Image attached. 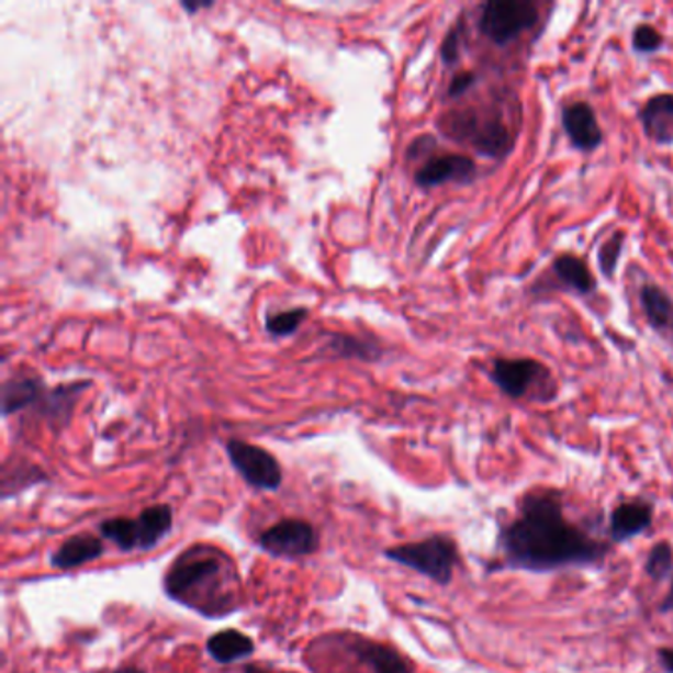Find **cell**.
I'll return each instance as SVG.
<instances>
[{
  "label": "cell",
  "mask_w": 673,
  "mask_h": 673,
  "mask_svg": "<svg viewBox=\"0 0 673 673\" xmlns=\"http://www.w3.org/2000/svg\"><path fill=\"white\" fill-rule=\"evenodd\" d=\"M383 556L397 565L407 567L411 571L427 576L433 583L440 586L449 585L455 576V569L460 563L457 541L442 534L427 537L415 543L391 547L383 551Z\"/></svg>",
  "instance_id": "5"
},
{
  "label": "cell",
  "mask_w": 673,
  "mask_h": 673,
  "mask_svg": "<svg viewBox=\"0 0 673 673\" xmlns=\"http://www.w3.org/2000/svg\"><path fill=\"white\" fill-rule=\"evenodd\" d=\"M646 137L655 145H673V93H655L638 111Z\"/></svg>",
  "instance_id": "13"
},
{
  "label": "cell",
  "mask_w": 673,
  "mask_h": 673,
  "mask_svg": "<svg viewBox=\"0 0 673 673\" xmlns=\"http://www.w3.org/2000/svg\"><path fill=\"white\" fill-rule=\"evenodd\" d=\"M435 147H437V141L430 137V135H423V137L413 141V145H411L407 155H410L411 160H415V158H425Z\"/></svg>",
  "instance_id": "29"
},
{
  "label": "cell",
  "mask_w": 673,
  "mask_h": 673,
  "mask_svg": "<svg viewBox=\"0 0 673 673\" xmlns=\"http://www.w3.org/2000/svg\"><path fill=\"white\" fill-rule=\"evenodd\" d=\"M115 673H147V672H143V670H141V668H137V665H123V668H119V670H115Z\"/></svg>",
  "instance_id": "33"
},
{
  "label": "cell",
  "mask_w": 673,
  "mask_h": 673,
  "mask_svg": "<svg viewBox=\"0 0 673 673\" xmlns=\"http://www.w3.org/2000/svg\"><path fill=\"white\" fill-rule=\"evenodd\" d=\"M350 650L360 664L373 673H411L410 664L391 646L373 642L370 638L351 640Z\"/></svg>",
  "instance_id": "15"
},
{
  "label": "cell",
  "mask_w": 673,
  "mask_h": 673,
  "mask_svg": "<svg viewBox=\"0 0 673 673\" xmlns=\"http://www.w3.org/2000/svg\"><path fill=\"white\" fill-rule=\"evenodd\" d=\"M44 393V383L36 378L7 381L2 385V415L9 417L12 413L29 410L34 403H40Z\"/></svg>",
  "instance_id": "21"
},
{
  "label": "cell",
  "mask_w": 673,
  "mask_h": 673,
  "mask_svg": "<svg viewBox=\"0 0 673 673\" xmlns=\"http://www.w3.org/2000/svg\"><path fill=\"white\" fill-rule=\"evenodd\" d=\"M46 480H48V474L32 462H26V460H14L12 464L7 462L4 469H2V480H0L2 482L0 498H14V496L22 494L24 490L42 484Z\"/></svg>",
  "instance_id": "20"
},
{
  "label": "cell",
  "mask_w": 673,
  "mask_h": 673,
  "mask_svg": "<svg viewBox=\"0 0 673 673\" xmlns=\"http://www.w3.org/2000/svg\"><path fill=\"white\" fill-rule=\"evenodd\" d=\"M664 36L660 30H655L652 24H638L632 32V48L636 54H655L664 46Z\"/></svg>",
  "instance_id": "26"
},
{
  "label": "cell",
  "mask_w": 673,
  "mask_h": 673,
  "mask_svg": "<svg viewBox=\"0 0 673 673\" xmlns=\"http://www.w3.org/2000/svg\"><path fill=\"white\" fill-rule=\"evenodd\" d=\"M440 128L447 137L494 160L509 157L516 147L517 131L507 125L500 109H455L440 117Z\"/></svg>",
  "instance_id": "3"
},
{
  "label": "cell",
  "mask_w": 673,
  "mask_h": 673,
  "mask_svg": "<svg viewBox=\"0 0 673 673\" xmlns=\"http://www.w3.org/2000/svg\"><path fill=\"white\" fill-rule=\"evenodd\" d=\"M646 573L650 579H654L655 583H664L665 579H670L673 573V549L670 543H655L650 553L646 557Z\"/></svg>",
  "instance_id": "22"
},
{
  "label": "cell",
  "mask_w": 673,
  "mask_h": 673,
  "mask_svg": "<svg viewBox=\"0 0 673 673\" xmlns=\"http://www.w3.org/2000/svg\"><path fill=\"white\" fill-rule=\"evenodd\" d=\"M309 311L299 306V309H291V311H283V313L271 314L267 318V333L271 336H291V334L304 323Z\"/></svg>",
  "instance_id": "24"
},
{
  "label": "cell",
  "mask_w": 673,
  "mask_h": 673,
  "mask_svg": "<svg viewBox=\"0 0 673 673\" xmlns=\"http://www.w3.org/2000/svg\"><path fill=\"white\" fill-rule=\"evenodd\" d=\"M225 452L235 472L255 490L274 492L283 484V469L269 450L261 449L245 440L232 439L225 442Z\"/></svg>",
  "instance_id": "8"
},
{
  "label": "cell",
  "mask_w": 673,
  "mask_h": 673,
  "mask_svg": "<svg viewBox=\"0 0 673 673\" xmlns=\"http://www.w3.org/2000/svg\"><path fill=\"white\" fill-rule=\"evenodd\" d=\"M479 176V167L472 158L464 155H440L429 157V160L417 170L415 182L420 188H437V186L470 184Z\"/></svg>",
  "instance_id": "10"
},
{
  "label": "cell",
  "mask_w": 673,
  "mask_h": 673,
  "mask_svg": "<svg viewBox=\"0 0 673 673\" xmlns=\"http://www.w3.org/2000/svg\"><path fill=\"white\" fill-rule=\"evenodd\" d=\"M175 509L170 504H155L138 517H109L99 524V534L121 551H150L170 536Z\"/></svg>",
  "instance_id": "4"
},
{
  "label": "cell",
  "mask_w": 673,
  "mask_h": 673,
  "mask_svg": "<svg viewBox=\"0 0 673 673\" xmlns=\"http://www.w3.org/2000/svg\"><path fill=\"white\" fill-rule=\"evenodd\" d=\"M214 7V2H182V9L188 10L190 14H194L198 10L210 9Z\"/></svg>",
  "instance_id": "32"
},
{
  "label": "cell",
  "mask_w": 673,
  "mask_h": 673,
  "mask_svg": "<svg viewBox=\"0 0 673 673\" xmlns=\"http://www.w3.org/2000/svg\"><path fill=\"white\" fill-rule=\"evenodd\" d=\"M237 585L234 561L222 549L204 543L184 549L162 579V588L170 601L207 618H222L237 610Z\"/></svg>",
  "instance_id": "2"
},
{
  "label": "cell",
  "mask_w": 673,
  "mask_h": 673,
  "mask_svg": "<svg viewBox=\"0 0 673 673\" xmlns=\"http://www.w3.org/2000/svg\"><path fill=\"white\" fill-rule=\"evenodd\" d=\"M640 304L646 321L658 334H673V299L658 284H644Z\"/></svg>",
  "instance_id": "19"
},
{
  "label": "cell",
  "mask_w": 673,
  "mask_h": 673,
  "mask_svg": "<svg viewBox=\"0 0 673 673\" xmlns=\"http://www.w3.org/2000/svg\"><path fill=\"white\" fill-rule=\"evenodd\" d=\"M479 81V74L474 71H460L457 74L449 86V98H460L464 96L469 89L474 88Z\"/></svg>",
  "instance_id": "28"
},
{
  "label": "cell",
  "mask_w": 673,
  "mask_h": 673,
  "mask_svg": "<svg viewBox=\"0 0 673 673\" xmlns=\"http://www.w3.org/2000/svg\"><path fill=\"white\" fill-rule=\"evenodd\" d=\"M551 273L559 287L569 293L588 296L596 291L595 274L591 273L588 265L575 255H559L551 265Z\"/></svg>",
  "instance_id": "16"
},
{
  "label": "cell",
  "mask_w": 673,
  "mask_h": 673,
  "mask_svg": "<svg viewBox=\"0 0 673 673\" xmlns=\"http://www.w3.org/2000/svg\"><path fill=\"white\" fill-rule=\"evenodd\" d=\"M333 350L346 358H360V360H378L381 356V351L375 346H368L360 338L344 336V334H334Z\"/></svg>",
  "instance_id": "23"
},
{
  "label": "cell",
  "mask_w": 673,
  "mask_h": 673,
  "mask_svg": "<svg viewBox=\"0 0 673 673\" xmlns=\"http://www.w3.org/2000/svg\"><path fill=\"white\" fill-rule=\"evenodd\" d=\"M490 378L512 400H524L529 391L539 390L541 397L556 395V381L546 363L534 358H498L492 363Z\"/></svg>",
  "instance_id": "7"
},
{
  "label": "cell",
  "mask_w": 673,
  "mask_h": 673,
  "mask_svg": "<svg viewBox=\"0 0 673 673\" xmlns=\"http://www.w3.org/2000/svg\"><path fill=\"white\" fill-rule=\"evenodd\" d=\"M88 388L89 381H83V383H68V385H59L56 390L46 391L38 403L40 415L56 427H66L76 407L79 393Z\"/></svg>",
  "instance_id": "17"
},
{
  "label": "cell",
  "mask_w": 673,
  "mask_h": 673,
  "mask_svg": "<svg viewBox=\"0 0 673 673\" xmlns=\"http://www.w3.org/2000/svg\"><path fill=\"white\" fill-rule=\"evenodd\" d=\"M561 123L571 145L581 153H593L603 145L605 133L598 125L595 109L586 101H575L563 108Z\"/></svg>",
  "instance_id": "11"
},
{
  "label": "cell",
  "mask_w": 673,
  "mask_h": 673,
  "mask_svg": "<svg viewBox=\"0 0 673 673\" xmlns=\"http://www.w3.org/2000/svg\"><path fill=\"white\" fill-rule=\"evenodd\" d=\"M103 553H105V546L99 537L93 534H78V536L68 537L58 549L49 553V565L68 571V569L98 561Z\"/></svg>",
  "instance_id": "14"
},
{
  "label": "cell",
  "mask_w": 673,
  "mask_h": 673,
  "mask_svg": "<svg viewBox=\"0 0 673 673\" xmlns=\"http://www.w3.org/2000/svg\"><path fill=\"white\" fill-rule=\"evenodd\" d=\"M460 38H462V34H460V24H457L455 29L449 30V34L442 40L440 56H442V61H445L447 66H455V64L459 61Z\"/></svg>",
  "instance_id": "27"
},
{
  "label": "cell",
  "mask_w": 673,
  "mask_h": 673,
  "mask_svg": "<svg viewBox=\"0 0 673 673\" xmlns=\"http://www.w3.org/2000/svg\"><path fill=\"white\" fill-rule=\"evenodd\" d=\"M658 662L664 668L665 672L673 673V648L658 650Z\"/></svg>",
  "instance_id": "30"
},
{
  "label": "cell",
  "mask_w": 673,
  "mask_h": 673,
  "mask_svg": "<svg viewBox=\"0 0 673 673\" xmlns=\"http://www.w3.org/2000/svg\"><path fill=\"white\" fill-rule=\"evenodd\" d=\"M660 613H662V615H668V613H672L673 615V576L672 585H670V591H668V595H665L664 603L660 605Z\"/></svg>",
  "instance_id": "31"
},
{
  "label": "cell",
  "mask_w": 673,
  "mask_h": 673,
  "mask_svg": "<svg viewBox=\"0 0 673 673\" xmlns=\"http://www.w3.org/2000/svg\"><path fill=\"white\" fill-rule=\"evenodd\" d=\"M626 242L625 232H616L613 237H608L605 244L601 245V249H598V267H601V271L608 279H613L616 273V265H618V259H620V254H622V245Z\"/></svg>",
  "instance_id": "25"
},
{
  "label": "cell",
  "mask_w": 673,
  "mask_h": 673,
  "mask_svg": "<svg viewBox=\"0 0 673 673\" xmlns=\"http://www.w3.org/2000/svg\"><path fill=\"white\" fill-rule=\"evenodd\" d=\"M654 524V506L644 500L622 502L616 506L608 521L610 543H626L642 536Z\"/></svg>",
  "instance_id": "12"
},
{
  "label": "cell",
  "mask_w": 673,
  "mask_h": 673,
  "mask_svg": "<svg viewBox=\"0 0 673 673\" xmlns=\"http://www.w3.org/2000/svg\"><path fill=\"white\" fill-rule=\"evenodd\" d=\"M261 551L277 559H301L316 553L318 534L311 521L299 517H284L267 527L257 539Z\"/></svg>",
  "instance_id": "9"
},
{
  "label": "cell",
  "mask_w": 673,
  "mask_h": 673,
  "mask_svg": "<svg viewBox=\"0 0 673 673\" xmlns=\"http://www.w3.org/2000/svg\"><path fill=\"white\" fill-rule=\"evenodd\" d=\"M205 652L217 664H234L237 660H244L255 652V642L251 636L244 635L234 628H227L222 632L207 638Z\"/></svg>",
  "instance_id": "18"
},
{
  "label": "cell",
  "mask_w": 673,
  "mask_h": 673,
  "mask_svg": "<svg viewBox=\"0 0 673 673\" xmlns=\"http://www.w3.org/2000/svg\"><path fill=\"white\" fill-rule=\"evenodd\" d=\"M537 22L539 9L529 0H490L480 10L479 30L492 44L507 46Z\"/></svg>",
  "instance_id": "6"
},
{
  "label": "cell",
  "mask_w": 673,
  "mask_h": 673,
  "mask_svg": "<svg viewBox=\"0 0 673 673\" xmlns=\"http://www.w3.org/2000/svg\"><path fill=\"white\" fill-rule=\"evenodd\" d=\"M244 673H271L263 670V668H259V665H245Z\"/></svg>",
  "instance_id": "34"
},
{
  "label": "cell",
  "mask_w": 673,
  "mask_h": 673,
  "mask_svg": "<svg viewBox=\"0 0 673 673\" xmlns=\"http://www.w3.org/2000/svg\"><path fill=\"white\" fill-rule=\"evenodd\" d=\"M500 569L526 573H553L563 569L605 565L608 546L586 534L565 514L557 490L529 492L517 514L498 531Z\"/></svg>",
  "instance_id": "1"
}]
</instances>
